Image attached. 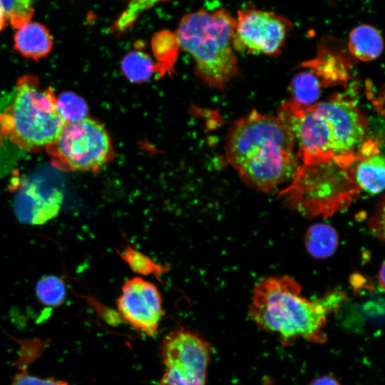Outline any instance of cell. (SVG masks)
<instances>
[{
    "mask_svg": "<svg viewBox=\"0 0 385 385\" xmlns=\"http://www.w3.org/2000/svg\"><path fill=\"white\" fill-rule=\"evenodd\" d=\"M225 155L243 183L268 194L290 183L301 165L294 140L277 115L256 110L232 125Z\"/></svg>",
    "mask_w": 385,
    "mask_h": 385,
    "instance_id": "6da1fadb",
    "label": "cell"
},
{
    "mask_svg": "<svg viewBox=\"0 0 385 385\" xmlns=\"http://www.w3.org/2000/svg\"><path fill=\"white\" fill-rule=\"evenodd\" d=\"M301 286L289 277H272L255 286L248 315L255 324L288 345L298 339L323 343L327 316L338 311L346 294L334 290L309 300L301 295Z\"/></svg>",
    "mask_w": 385,
    "mask_h": 385,
    "instance_id": "7a4b0ae2",
    "label": "cell"
},
{
    "mask_svg": "<svg viewBox=\"0 0 385 385\" xmlns=\"http://www.w3.org/2000/svg\"><path fill=\"white\" fill-rule=\"evenodd\" d=\"M65 124L51 88L24 76L0 98V178L25 155L51 144Z\"/></svg>",
    "mask_w": 385,
    "mask_h": 385,
    "instance_id": "3957f363",
    "label": "cell"
},
{
    "mask_svg": "<svg viewBox=\"0 0 385 385\" xmlns=\"http://www.w3.org/2000/svg\"><path fill=\"white\" fill-rule=\"evenodd\" d=\"M235 28V19L225 8L200 9L180 21L175 33L180 47L190 54L197 77L210 87L224 88L238 72Z\"/></svg>",
    "mask_w": 385,
    "mask_h": 385,
    "instance_id": "277c9868",
    "label": "cell"
},
{
    "mask_svg": "<svg viewBox=\"0 0 385 385\" xmlns=\"http://www.w3.org/2000/svg\"><path fill=\"white\" fill-rule=\"evenodd\" d=\"M354 156L301 163L289 185L279 194L283 205L307 217H328L360 197Z\"/></svg>",
    "mask_w": 385,
    "mask_h": 385,
    "instance_id": "5b68a950",
    "label": "cell"
},
{
    "mask_svg": "<svg viewBox=\"0 0 385 385\" xmlns=\"http://www.w3.org/2000/svg\"><path fill=\"white\" fill-rule=\"evenodd\" d=\"M46 150L51 165L62 171L98 172L113 158L104 126L95 119L66 123Z\"/></svg>",
    "mask_w": 385,
    "mask_h": 385,
    "instance_id": "8992f818",
    "label": "cell"
},
{
    "mask_svg": "<svg viewBox=\"0 0 385 385\" xmlns=\"http://www.w3.org/2000/svg\"><path fill=\"white\" fill-rule=\"evenodd\" d=\"M277 117L292 135L302 163L342 158L333 125L317 103L305 106L293 100L284 101L278 108Z\"/></svg>",
    "mask_w": 385,
    "mask_h": 385,
    "instance_id": "52a82bcc",
    "label": "cell"
},
{
    "mask_svg": "<svg viewBox=\"0 0 385 385\" xmlns=\"http://www.w3.org/2000/svg\"><path fill=\"white\" fill-rule=\"evenodd\" d=\"M163 375L159 385H206L210 346L197 334L178 328L161 344Z\"/></svg>",
    "mask_w": 385,
    "mask_h": 385,
    "instance_id": "ba28073f",
    "label": "cell"
},
{
    "mask_svg": "<svg viewBox=\"0 0 385 385\" xmlns=\"http://www.w3.org/2000/svg\"><path fill=\"white\" fill-rule=\"evenodd\" d=\"M293 24L272 11L245 9L237 11L233 48L252 54L277 56L284 44Z\"/></svg>",
    "mask_w": 385,
    "mask_h": 385,
    "instance_id": "9c48e42d",
    "label": "cell"
},
{
    "mask_svg": "<svg viewBox=\"0 0 385 385\" xmlns=\"http://www.w3.org/2000/svg\"><path fill=\"white\" fill-rule=\"evenodd\" d=\"M120 316L133 328L154 337L164 316L163 298L158 287L140 277L127 280L116 302Z\"/></svg>",
    "mask_w": 385,
    "mask_h": 385,
    "instance_id": "30bf717a",
    "label": "cell"
},
{
    "mask_svg": "<svg viewBox=\"0 0 385 385\" xmlns=\"http://www.w3.org/2000/svg\"><path fill=\"white\" fill-rule=\"evenodd\" d=\"M14 209L16 217L29 225H42L59 212L63 194L41 180H23L16 188Z\"/></svg>",
    "mask_w": 385,
    "mask_h": 385,
    "instance_id": "8fae6325",
    "label": "cell"
},
{
    "mask_svg": "<svg viewBox=\"0 0 385 385\" xmlns=\"http://www.w3.org/2000/svg\"><path fill=\"white\" fill-rule=\"evenodd\" d=\"M381 146V140L371 138L364 140L355 152L354 176L362 193L376 195L384 190L385 166Z\"/></svg>",
    "mask_w": 385,
    "mask_h": 385,
    "instance_id": "7c38bea8",
    "label": "cell"
},
{
    "mask_svg": "<svg viewBox=\"0 0 385 385\" xmlns=\"http://www.w3.org/2000/svg\"><path fill=\"white\" fill-rule=\"evenodd\" d=\"M349 66L344 53L324 42L319 45L316 57L304 63L323 86L345 84L351 77Z\"/></svg>",
    "mask_w": 385,
    "mask_h": 385,
    "instance_id": "4fadbf2b",
    "label": "cell"
},
{
    "mask_svg": "<svg viewBox=\"0 0 385 385\" xmlns=\"http://www.w3.org/2000/svg\"><path fill=\"white\" fill-rule=\"evenodd\" d=\"M14 48L25 57L37 60L46 56L53 46L52 36L43 24L30 21L16 29Z\"/></svg>",
    "mask_w": 385,
    "mask_h": 385,
    "instance_id": "5bb4252c",
    "label": "cell"
},
{
    "mask_svg": "<svg viewBox=\"0 0 385 385\" xmlns=\"http://www.w3.org/2000/svg\"><path fill=\"white\" fill-rule=\"evenodd\" d=\"M348 50L358 60L370 61L377 58L384 48V40L379 29L369 24L354 27L349 36Z\"/></svg>",
    "mask_w": 385,
    "mask_h": 385,
    "instance_id": "9a60e30c",
    "label": "cell"
},
{
    "mask_svg": "<svg viewBox=\"0 0 385 385\" xmlns=\"http://www.w3.org/2000/svg\"><path fill=\"white\" fill-rule=\"evenodd\" d=\"M304 244L307 251L312 257L326 259L337 250L339 237L335 229L330 225L317 223L307 230Z\"/></svg>",
    "mask_w": 385,
    "mask_h": 385,
    "instance_id": "2e32d148",
    "label": "cell"
},
{
    "mask_svg": "<svg viewBox=\"0 0 385 385\" xmlns=\"http://www.w3.org/2000/svg\"><path fill=\"white\" fill-rule=\"evenodd\" d=\"M322 87V82L312 71L298 73L290 84L292 100L302 106H312L319 99Z\"/></svg>",
    "mask_w": 385,
    "mask_h": 385,
    "instance_id": "e0dca14e",
    "label": "cell"
},
{
    "mask_svg": "<svg viewBox=\"0 0 385 385\" xmlns=\"http://www.w3.org/2000/svg\"><path fill=\"white\" fill-rule=\"evenodd\" d=\"M155 66L148 53L138 50L130 51L121 61L123 74L130 82L135 83L148 81L155 72Z\"/></svg>",
    "mask_w": 385,
    "mask_h": 385,
    "instance_id": "ac0fdd59",
    "label": "cell"
},
{
    "mask_svg": "<svg viewBox=\"0 0 385 385\" xmlns=\"http://www.w3.org/2000/svg\"><path fill=\"white\" fill-rule=\"evenodd\" d=\"M118 254L128 267L135 273L142 276L153 275L160 277L168 270V267L157 263L145 254L137 249L127 246Z\"/></svg>",
    "mask_w": 385,
    "mask_h": 385,
    "instance_id": "d6986e66",
    "label": "cell"
},
{
    "mask_svg": "<svg viewBox=\"0 0 385 385\" xmlns=\"http://www.w3.org/2000/svg\"><path fill=\"white\" fill-rule=\"evenodd\" d=\"M36 293L38 301L42 304L58 307L61 305L66 299V284L58 277L44 276L38 281Z\"/></svg>",
    "mask_w": 385,
    "mask_h": 385,
    "instance_id": "ffe728a7",
    "label": "cell"
},
{
    "mask_svg": "<svg viewBox=\"0 0 385 385\" xmlns=\"http://www.w3.org/2000/svg\"><path fill=\"white\" fill-rule=\"evenodd\" d=\"M169 0H130L127 7L111 26V31L122 34L135 23L140 16L159 2Z\"/></svg>",
    "mask_w": 385,
    "mask_h": 385,
    "instance_id": "44dd1931",
    "label": "cell"
},
{
    "mask_svg": "<svg viewBox=\"0 0 385 385\" xmlns=\"http://www.w3.org/2000/svg\"><path fill=\"white\" fill-rule=\"evenodd\" d=\"M59 114L66 123L75 122L88 117V108L85 101L72 93H64L56 98Z\"/></svg>",
    "mask_w": 385,
    "mask_h": 385,
    "instance_id": "7402d4cb",
    "label": "cell"
},
{
    "mask_svg": "<svg viewBox=\"0 0 385 385\" xmlns=\"http://www.w3.org/2000/svg\"><path fill=\"white\" fill-rule=\"evenodd\" d=\"M7 22L16 29L31 21L33 0H1Z\"/></svg>",
    "mask_w": 385,
    "mask_h": 385,
    "instance_id": "603a6c76",
    "label": "cell"
},
{
    "mask_svg": "<svg viewBox=\"0 0 385 385\" xmlns=\"http://www.w3.org/2000/svg\"><path fill=\"white\" fill-rule=\"evenodd\" d=\"M153 50L161 65L173 63L180 45L176 34L170 31H160L152 39Z\"/></svg>",
    "mask_w": 385,
    "mask_h": 385,
    "instance_id": "cb8c5ba5",
    "label": "cell"
},
{
    "mask_svg": "<svg viewBox=\"0 0 385 385\" xmlns=\"http://www.w3.org/2000/svg\"><path fill=\"white\" fill-rule=\"evenodd\" d=\"M10 385H69L66 381L53 378H41L31 375L24 366L20 365L19 371L13 377Z\"/></svg>",
    "mask_w": 385,
    "mask_h": 385,
    "instance_id": "d4e9b609",
    "label": "cell"
},
{
    "mask_svg": "<svg viewBox=\"0 0 385 385\" xmlns=\"http://www.w3.org/2000/svg\"><path fill=\"white\" fill-rule=\"evenodd\" d=\"M384 202L371 219L370 227L374 235L383 240L384 238Z\"/></svg>",
    "mask_w": 385,
    "mask_h": 385,
    "instance_id": "484cf974",
    "label": "cell"
},
{
    "mask_svg": "<svg viewBox=\"0 0 385 385\" xmlns=\"http://www.w3.org/2000/svg\"><path fill=\"white\" fill-rule=\"evenodd\" d=\"M309 385H341V384L334 376L323 375L313 379Z\"/></svg>",
    "mask_w": 385,
    "mask_h": 385,
    "instance_id": "4316f807",
    "label": "cell"
},
{
    "mask_svg": "<svg viewBox=\"0 0 385 385\" xmlns=\"http://www.w3.org/2000/svg\"><path fill=\"white\" fill-rule=\"evenodd\" d=\"M384 264L382 263L378 276V282L379 284V287L382 291L384 290Z\"/></svg>",
    "mask_w": 385,
    "mask_h": 385,
    "instance_id": "83f0119b",
    "label": "cell"
},
{
    "mask_svg": "<svg viewBox=\"0 0 385 385\" xmlns=\"http://www.w3.org/2000/svg\"><path fill=\"white\" fill-rule=\"evenodd\" d=\"M7 21L5 16L4 9L0 0V32L4 29L6 25Z\"/></svg>",
    "mask_w": 385,
    "mask_h": 385,
    "instance_id": "f1b7e54d",
    "label": "cell"
}]
</instances>
